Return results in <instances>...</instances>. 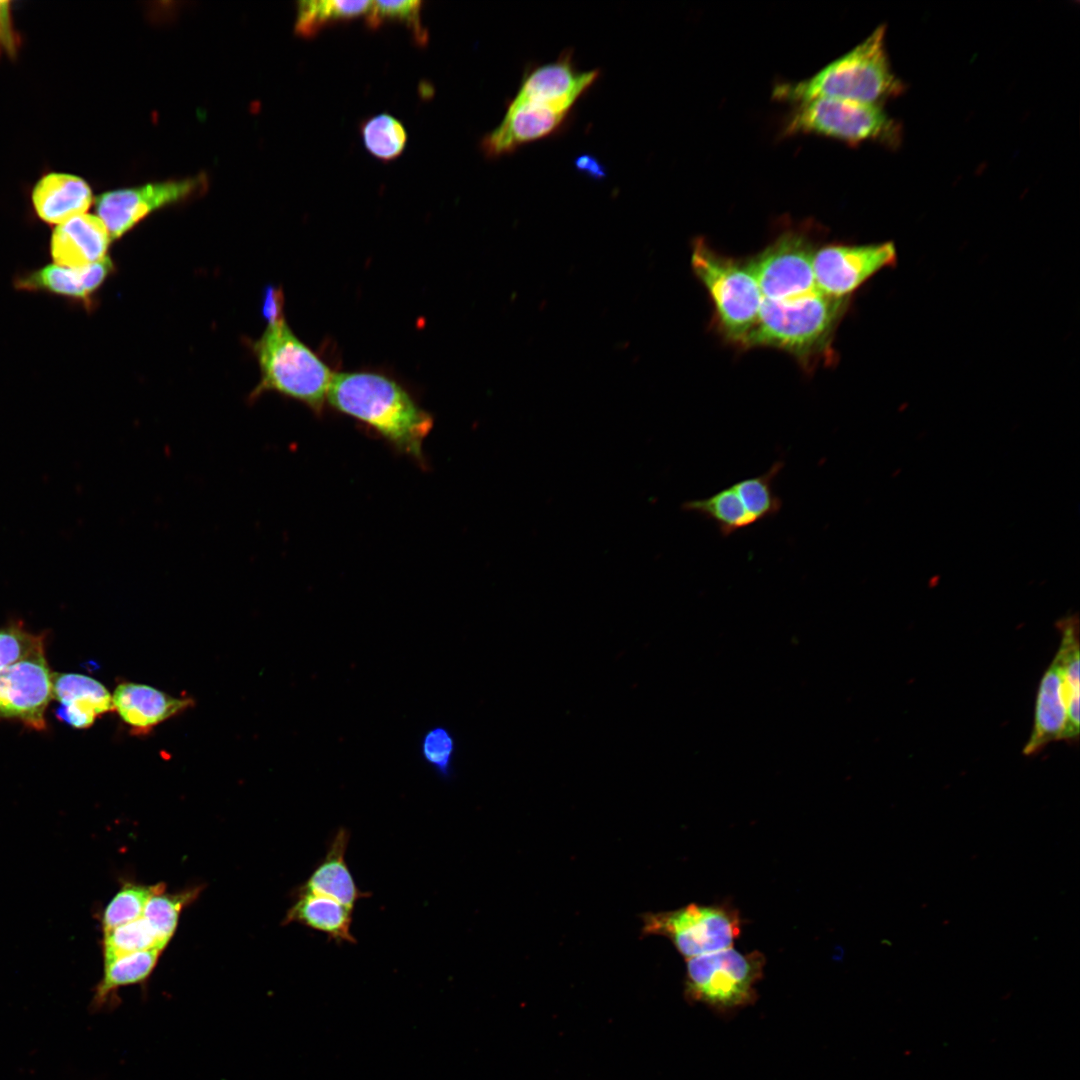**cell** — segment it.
Wrapping results in <instances>:
<instances>
[{"instance_id": "obj_9", "label": "cell", "mask_w": 1080, "mask_h": 1080, "mask_svg": "<svg viewBox=\"0 0 1080 1080\" xmlns=\"http://www.w3.org/2000/svg\"><path fill=\"white\" fill-rule=\"evenodd\" d=\"M644 931L669 938L689 959L731 947L741 933V919L735 909L725 904H690L647 914Z\"/></svg>"}, {"instance_id": "obj_36", "label": "cell", "mask_w": 1080, "mask_h": 1080, "mask_svg": "<svg viewBox=\"0 0 1080 1080\" xmlns=\"http://www.w3.org/2000/svg\"><path fill=\"white\" fill-rule=\"evenodd\" d=\"M575 168L583 174L591 177L592 179L600 180L606 176V168L602 163L590 154H583L578 156L575 161Z\"/></svg>"}, {"instance_id": "obj_13", "label": "cell", "mask_w": 1080, "mask_h": 1080, "mask_svg": "<svg viewBox=\"0 0 1080 1080\" xmlns=\"http://www.w3.org/2000/svg\"><path fill=\"white\" fill-rule=\"evenodd\" d=\"M599 75L598 69L578 70L573 62L572 51L567 49L557 60L536 66L525 73L512 100L544 104L570 112Z\"/></svg>"}, {"instance_id": "obj_31", "label": "cell", "mask_w": 1080, "mask_h": 1080, "mask_svg": "<svg viewBox=\"0 0 1080 1080\" xmlns=\"http://www.w3.org/2000/svg\"><path fill=\"white\" fill-rule=\"evenodd\" d=\"M156 891L148 899L142 917L151 927L158 942L164 948L173 936L180 911L190 894L164 895Z\"/></svg>"}, {"instance_id": "obj_33", "label": "cell", "mask_w": 1080, "mask_h": 1080, "mask_svg": "<svg viewBox=\"0 0 1080 1080\" xmlns=\"http://www.w3.org/2000/svg\"><path fill=\"white\" fill-rule=\"evenodd\" d=\"M44 649V635L33 634L22 624L0 628V669Z\"/></svg>"}, {"instance_id": "obj_25", "label": "cell", "mask_w": 1080, "mask_h": 1080, "mask_svg": "<svg viewBox=\"0 0 1080 1080\" xmlns=\"http://www.w3.org/2000/svg\"><path fill=\"white\" fill-rule=\"evenodd\" d=\"M371 1L309 0L297 4L295 31L312 37L323 28L366 15Z\"/></svg>"}, {"instance_id": "obj_22", "label": "cell", "mask_w": 1080, "mask_h": 1080, "mask_svg": "<svg viewBox=\"0 0 1080 1080\" xmlns=\"http://www.w3.org/2000/svg\"><path fill=\"white\" fill-rule=\"evenodd\" d=\"M285 921L321 932L337 944L356 943L351 932L353 909L324 895L300 891Z\"/></svg>"}, {"instance_id": "obj_27", "label": "cell", "mask_w": 1080, "mask_h": 1080, "mask_svg": "<svg viewBox=\"0 0 1080 1080\" xmlns=\"http://www.w3.org/2000/svg\"><path fill=\"white\" fill-rule=\"evenodd\" d=\"M360 131L367 151L381 161L398 158L407 145L408 135L404 125L387 113L367 119Z\"/></svg>"}, {"instance_id": "obj_30", "label": "cell", "mask_w": 1080, "mask_h": 1080, "mask_svg": "<svg viewBox=\"0 0 1080 1080\" xmlns=\"http://www.w3.org/2000/svg\"><path fill=\"white\" fill-rule=\"evenodd\" d=\"M456 751V739L450 729L443 725H434L421 736V758L443 780L453 775Z\"/></svg>"}, {"instance_id": "obj_6", "label": "cell", "mask_w": 1080, "mask_h": 1080, "mask_svg": "<svg viewBox=\"0 0 1080 1080\" xmlns=\"http://www.w3.org/2000/svg\"><path fill=\"white\" fill-rule=\"evenodd\" d=\"M781 134H811L854 145L871 141L888 147H896L901 139L900 127L879 105L831 98L793 105Z\"/></svg>"}, {"instance_id": "obj_1", "label": "cell", "mask_w": 1080, "mask_h": 1080, "mask_svg": "<svg viewBox=\"0 0 1080 1080\" xmlns=\"http://www.w3.org/2000/svg\"><path fill=\"white\" fill-rule=\"evenodd\" d=\"M327 400L373 427L400 451L422 459L423 440L433 419L395 381L368 372L333 373Z\"/></svg>"}, {"instance_id": "obj_2", "label": "cell", "mask_w": 1080, "mask_h": 1080, "mask_svg": "<svg viewBox=\"0 0 1080 1080\" xmlns=\"http://www.w3.org/2000/svg\"><path fill=\"white\" fill-rule=\"evenodd\" d=\"M850 298L821 293L788 300L763 298L757 322L743 348L770 347L793 356L809 370L833 360V338Z\"/></svg>"}, {"instance_id": "obj_21", "label": "cell", "mask_w": 1080, "mask_h": 1080, "mask_svg": "<svg viewBox=\"0 0 1080 1080\" xmlns=\"http://www.w3.org/2000/svg\"><path fill=\"white\" fill-rule=\"evenodd\" d=\"M349 839L350 832L345 827H340L324 858L299 891L330 897L351 909H354L358 900L369 897L368 892L359 889L347 865L345 854Z\"/></svg>"}, {"instance_id": "obj_29", "label": "cell", "mask_w": 1080, "mask_h": 1080, "mask_svg": "<svg viewBox=\"0 0 1080 1080\" xmlns=\"http://www.w3.org/2000/svg\"><path fill=\"white\" fill-rule=\"evenodd\" d=\"M423 2L418 0L371 1L365 22L369 28L376 29L386 22L403 23L420 45L428 40V32L421 21Z\"/></svg>"}, {"instance_id": "obj_34", "label": "cell", "mask_w": 1080, "mask_h": 1080, "mask_svg": "<svg viewBox=\"0 0 1080 1080\" xmlns=\"http://www.w3.org/2000/svg\"><path fill=\"white\" fill-rule=\"evenodd\" d=\"M19 38L12 24L9 1H0V48L11 56L16 54Z\"/></svg>"}, {"instance_id": "obj_28", "label": "cell", "mask_w": 1080, "mask_h": 1080, "mask_svg": "<svg viewBox=\"0 0 1080 1080\" xmlns=\"http://www.w3.org/2000/svg\"><path fill=\"white\" fill-rule=\"evenodd\" d=\"M149 949L162 951L163 947L143 917L104 932V963L127 954Z\"/></svg>"}, {"instance_id": "obj_7", "label": "cell", "mask_w": 1080, "mask_h": 1080, "mask_svg": "<svg viewBox=\"0 0 1080 1080\" xmlns=\"http://www.w3.org/2000/svg\"><path fill=\"white\" fill-rule=\"evenodd\" d=\"M765 957L759 951L741 953L729 947L687 959L686 994L719 1010L752 1004Z\"/></svg>"}, {"instance_id": "obj_15", "label": "cell", "mask_w": 1080, "mask_h": 1080, "mask_svg": "<svg viewBox=\"0 0 1080 1080\" xmlns=\"http://www.w3.org/2000/svg\"><path fill=\"white\" fill-rule=\"evenodd\" d=\"M112 270L113 263L109 257L81 268L51 264L18 276L15 286L25 291L47 292L89 304Z\"/></svg>"}, {"instance_id": "obj_12", "label": "cell", "mask_w": 1080, "mask_h": 1080, "mask_svg": "<svg viewBox=\"0 0 1080 1080\" xmlns=\"http://www.w3.org/2000/svg\"><path fill=\"white\" fill-rule=\"evenodd\" d=\"M205 184V178L197 176L113 190L95 199V210L111 239H117L151 212L190 197Z\"/></svg>"}, {"instance_id": "obj_14", "label": "cell", "mask_w": 1080, "mask_h": 1080, "mask_svg": "<svg viewBox=\"0 0 1080 1080\" xmlns=\"http://www.w3.org/2000/svg\"><path fill=\"white\" fill-rule=\"evenodd\" d=\"M569 113L544 104L511 100L501 123L482 138L481 150L488 158L512 153L555 133Z\"/></svg>"}, {"instance_id": "obj_4", "label": "cell", "mask_w": 1080, "mask_h": 1080, "mask_svg": "<svg viewBox=\"0 0 1080 1080\" xmlns=\"http://www.w3.org/2000/svg\"><path fill=\"white\" fill-rule=\"evenodd\" d=\"M261 378L253 401L274 391L320 411L333 376L329 367L292 332L284 319L271 323L253 344Z\"/></svg>"}, {"instance_id": "obj_23", "label": "cell", "mask_w": 1080, "mask_h": 1080, "mask_svg": "<svg viewBox=\"0 0 1080 1080\" xmlns=\"http://www.w3.org/2000/svg\"><path fill=\"white\" fill-rule=\"evenodd\" d=\"M1056 627L1061 634V642L1056 655L1061 666V680L1064 693L1067 724L1064 740L1075 742L1079 737V619L1071 614L1057 621Z\"/></svg>"}, {"instance_id": "obj_17", "label": "cell", "mask_w": 1080, "mask_h": 1080, "mask_svg": "<svg viewBox=\"0 0 1080 1080\" xmlns=\"http://www.w3.org/2000/svg\"><path fill=\"white\" fill-rule=\"evenodd\" d=\"M52 698L61 704L58 718L78 729L88 728L98 716L114 711L106 687L82 674L52 673Z\"/></svg>"}, {"instance_id": "obj_5", "label": "cell", "mask_w": 1080, "mask_h": 1080, "mask_svg": "<svg viewBox=\"0 0 1080 1080\" xmlns=\"http://www.w3.org/2000/svg\"><path fill=\"white\" fill-rule=\"evenodd\" d=\"M691 267L707 290L718 328L731 343L743 348L754 328L763 300L747 261L723 255L703 238L692 243Z\"/></svg>"}, {"instance_id": "obj_18", "label": "cell", "mask_w": 1080, "mask_h": 1080, "mask_svg": "<svg viewBox=\"0 0 1080 1080\" xmlns=\"http://www.w3.org/2000/svg\"><path fill=\"white\" fill-rule=\"evenodd\" d=\"M114 711L131 728L149 730L193 704L191 698H176L154 687L132 682L119 684L112 694Z\"/></svg>"}, {"instance_id": "obj_8", "label": "cell", "mask_w": 1080, "mask_h": 1080, "mask_svg": "<svg viewBox=\"0 0 1080 1080\" xmlns=\"http://www.w3.org/2000/svg\"><path fill=\"white\" fill-rule=\"evenodd\" d=\"M817 248L808 227L799 226L783 231L748 259L763 298L788 301L818 292L813 270Z\"/></svg>"}, {"instance_id": "obj_3", "label": "cell", "mask_w": 1080, "mask_h": 1080, "mask_svg": "<svg viewBox=\"0 0 1080 1080\" xmlns=\"http://www.w3.org/2000/svg\"><path fill=\"white\" fill-rule=\"evenodd\" d=\"M885 25L807 79L778 83L773 98L792 105L831 98L879 105L903 91L885 49Z\"/></svg>"}, {"instance_id": "obj_24", "label": "cell", "mask_w": 1080, "mask_h": 1080, "mask_svg": "<svg viewBox=\"0 0 1080 1080\" xmlns=\"http://www.w3.org/2000/svg\"><path fill=\"white\" fill-rule=\"evenodd\" d=\"M681 509L711 521L723 537L756 524L732 484L710 496L685 501Z\"/></svg>"}, {"instance_id": "obj_10", "label": "cell", "mask_w": 1080, "mask_h": 1080, "mask_svg": "<svg viewBox=\"0 0 1080 1080\" xmlns=\"http://www.w3.org/2000/svg\"><path fill=\"white\" fill-rule=\"evenodd\" d=\"M897 263L893 242L818 247L813 270L818 290L835 298L851 295L876 273Z\"/></svg>"}, {"instance_id": "obj_35", "label": "cell", "mask_w": 1080, "mask_h": 1080, "mask_svg": "<svg viewBox=\"0 0 1080 1080\" xmlns=\"http://www.w3.org/2000/svg\"><path fill=\"white\" fill-rule=\"evenodd\" d=\"M283 294L281 289L268 287L265 291L262 312L269 324L283 319Z\"/></svg>"}, {"instance_id": "obj_19", "label": "cell", "mask_w": 1080, "mask_h": 1080, "mask_svg": "<svg viewBox=\"0 0 1080 1080\" xmlns=\"http://www.w3.org/2000/svg\"><path fill=\"white\" fill-rule=\"evenodd\" d=\"M93 201L88 183L75 175L51 172L41 177L32 190V203L47 223L61 224L86 213Z\"/></svg>"}, {"instance_id": "obj_11", "label": "cell", "mask_w": 1080, "mask_h": 1080, "mask_svg": "<svg viewBox=\"0 0 1080 1080\" xmlns=\"http://www.w3.org/2000/svg\"><path fill=\"white\" fill-rule=\"evenodd\" d=\"M52 699V673L44 649L0 669V721L15 720L42 731Z\"/></svg>"}, {"instance_id": "obj_32", "label": "cell", "mask_w": 1080, "mask_h": 1080, "mask_svg": "<svg viewBox=\"0 0 1080 1080\" xmlns=\"http://www.w3.org/2000/svg\"><path fill=\"white\" fill-rule=\"evenodd\" d=\"M158 890H160L158 886L128 885L122 888L104 910L102 918L104 932L141 918L148 899Z\"/></svg>"}, {"instance_id": "obj_16", "label": "cell", "mask_w": 1080, "mask_h": 1080, "mask_svg": "<svg viewBox=\"0 0 1080 1080\" xmlns=\"http://www.w3.org/2000/svg\"><path fill=\"white\" fill-rule=\"evenodd\" d=\"M111 240L104 223L84 213L54 228L50 252L58 265L81 268L105 258Z\"/></svg>"}, {"instance_id": "obj_26", "label": "cell", "mask_w": 1080, "mask_h": 1080, "mask_svg": "<svg viewBox=\"0 0 1080 1080\" xmlns=\"http://www.w3.org/2000/svg\"><path fill=\"white\" fill-rule=\"evenodd\" d=\"M161 950L134 952L104 963V975L96 991V1000L103 1001L119 987L144 981L157 964Z\"/></svg>"}, {"instance_id": "obj_20", "label": "cell", "mask_w": 1080, "mask_h": 1080, "mask_svg": "<svg viewBox=\"0 0 1080 1080\" xmlns=\"http://www.w3.org/2000/svg\"><path fill=\"white\" fill-rule=\"evenodd\" d=\"M1067 712L1061 680V666L1057 655L1043 674L1035 702L1032 733L1023 749L1025 755H1034L1047 744L1064 740Z\"/></svg>"}]
</instances>
